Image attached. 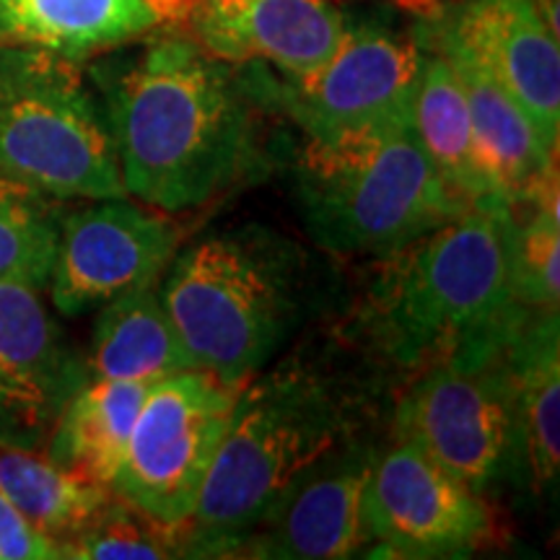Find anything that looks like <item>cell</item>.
Returning <instances> with one entry per match:
<instances>
[{
	"label": "cell",
	"mask_w": 560,
	"mask_h": 560,
	"mask_svg": "<svg viewBox=\"0 0 560 560\" xmlns=\"http://www.w3.org/2000/svg\"><path fill=\"white\" fill-rule=\"evenodd\" d=\"M91 81L125 192L159 213L202 208L247 177L257 125L229 62L190 37H156L96 62Z\"/></svg>",
	"instance_id": "obj_1"
},
{
	"label": "cell",
	"mask_w": 560,
	"mask_h": 560,
	"mask_svg": "<svg viewBox=\"0 0 560 560\" xmlns=\"http://www.w3.org/2000/svg\"><path fill=\"white\" fill-rule=\"evenodd\" d=\"M511 234L514 208L482 198L384 257L389 262L369 299V327L384 355L423 369L514 332L529 310L511 283Z\"/></svg>",
	"instance_id": "obj_2"
},
{
	"label": "cell",
	"mask_w": 560,
	"mask_h": 560,
	"mask_svg": "<svg viewBox=\"0 0 560 560\" xmlns=\"http://www.w3.org/2000/svg\"><path fill=\"white\" fill-rule=\"evenodd\" d=\"M348 412L332 382L301 363L257 371L236 389L226 433L187 529L192 556H226L314 459L340 444Z\"/></svg>",
	"instance_id": "obj_3"
},
{
	"label": "cell",
	"mask_w": 560,
	"mask_h": 560,
	"mask_svg": "<svg viewBox=\"0 0 560 560\" xmlns=\"http://www.w3.org/2000/svg\"><path fill=\"white\" fill-rule=\"evenodd\" d=\"M159 296L190 366L240 389L276 359L301 317V252L276 231L210 234L177 257Z\"/></svg>",
	"instance_id": "obj_4"
},
{
	"label": "cell",
	"mask_w": 560,
	"mask_h": 560,
	"mask_svg": "<svg viewBox=\"0 0 560 560\" xmlns=\"http://www.w3.org/2000/svg\"><path fill=\"white\" fill-rule=\"evenodd\" d=\"M296 198L319 247L359 257L395 255L470 206L433 170L412 120L306 138Z\"/></svg>",
	"instance_id": "obj_5"
},
{
	"label": "cell",
	"mask_w": 560,
	"mask_h": 560,
	"mask_svg": "<svg viewBox=\"0 0 560 560\" xmlns=\"http://www.w3.org/2000/svg\"><path fill=\"white\" fill-rule=\"evenodd\" d=\"M0 174L55 200L128 195L107 112L79 62L0 42Z\"/></svg>",
	"instance_id": "obj_6"
},
{
	"label": "cell",
	"mask_w": 560,
	"mask_h": 560,
	"mask_svg": "<svg viewBox=\"0 0 560 560\" xmlns=\"http://www.w3.org/2000/svg\"><path fill=\"white\" fill-rule=\"evenodd\" d=\"M511 335L425 363L395 412V439L478 495L527 475Z\"/></svg>",
	"instance_id": "obj_7"
},
{
	"label": "cell",
	"mask_w": 560,
	"mask_h": 560,
	"mask_svg": "<svg viewBox=\"0 0 560 560\" xmlns=\"http://www.w3.org/2000/svg\"><path fill=\"white\" fill-rule=\"evenodd\" d=\"M234 397V387L198 369L151 384L112 493L161 527H185L226 433Z\"/></svg>",
	"instance_id": "obj_8"
},
{
	"label": "cell",
	"mask_w": 560,
	"mask_h": 560,
	"mask_svg": "<svg viewBox=\"0 0 560 560\" xmlns=\"http://www.w3.org/2000/svg\"><path fill=\"white\" fill-rule=\"evenodd\" d=\"M418 42L376 26H348L338 52L319 70L272 86L306 138H338L412 120L420 73Z\"/></svg>",
	"instance_id": "obj_9"
},
{
	"label": "cell",
	"mask_w": 560,
	"mask_h": 560,
	"mask_svg": "<svg viewBox=\"0 0 560 560\" xmlns=\"http://www.w3.org/2000/svg\"><path fill=\"white\" fill-rule=\"evenodd\" d=\"M177 249V229L143 202L102 198L62 215L50 296L62 317L102 310L125 291L164 276Z\"/></svg>",
	"instance_id": "obj_10"
},
{
	"label": "cell",
	"mask_w": 560,
	"mask_h": 560,
	"mask_svg": "<svg viewBox=\"0 0 560 560\" xmlns=\"http://www.w3.org/2000/svg\"><path fill=\"white\" fill-rule=\"evenodd\" d=\"M363 527L397 558L470 556L490 532L482 495L395 439L374 454L363 490Z\"/></svg>",
	"instance_id": "obj_11"
},
{
	"label": "cell",
	"mask_w": 560,
	"mask_h": 560,
	"mask_svg": "<svg viewBox=\"0 0 560 560\" xmlns=\"http://www.w3.org/2000/svg\"><path fill=\"white\" fill-rule=\"evenodd\" d=\"M89 380L42 291L0 280V446L42 452L70 397Z\"/></svg>",
	"instance_id": "obj_12"
},
{
	"label": "cell",
	"mask_w": 560,
	"mask_h": 560,
	"mask_svg": "<svg viewBox=\"0 0 560 560\" xmlns=\"http://www.w3.org/2000/svg\"><path fill=\"white\" fill-rule=\"evenodd\" d=\"M374 454L366 444H335L280 493L242 548H252L257 558L283 560L355 556L369 540L363 490Z\"/></svg>",
	"instance_id": "obj_13"
},
{
	"label": "cell",
	"mask_w": 560,
	"mask_h": 560,
	"mask_svg": "<svg viewBox=\"0 0 560 560\" xmlns=\"http://www.w3.org/2000/svg\"><path fill=\"white\" fill-rule=\"evenodd\" d=\"M190 24L213 58L229 66L262 60L289 79L319 70L348 32L332 0H198Z\"/></svg>",
	"instance_id": "obj_14"
},
{
	"label": "cell",
	"mask_w": 560,
	"mask_h": 560,
	"mask_svg": "<svg viewBox=\"0 0 560 560\" xmlns=\"http://www.w3.org/2000/svg\"><path fill=\"white\" fill-rule=\"evenodd\" d=\"M522 104L550 151L560 140V47L532 0H462L439 21Z\"/></svg>",
	"instance_id": "obj_15"
},
{
	"label": "cell",
	"mask_w": 560,
	"mask_h": 560,
	"mask_svg": "<svg viewBox=\"0 0 560 560\" xmlns=\"http://www.w3.org/2000/svg\"><path fill=\"white\" fill-rule=\"evenodd\" d=\"M429 45L452 62L465 91L475 140L493 190L511 208L527 206L556 179V151L506 89L444 26H431Z\"/></svg>",
	"instance_id": "obj_16"
},
{
	"label": "cell",
	"mask_w": 560,
	"mask_h": 560,
	"mask_svg": "<svg viewBox=\"0 0 560 560\" xmlns=\"http://www.w3.org/2000/svg\"><path fill=\"white\" fill-rule=\"evenodd\" d=\"M161 26L149 0H0V42L86 60Z\"/></svg>",
	"instance_id": "obj_17"
},
{
	"label": "cell",
	"mask_w": 560,
	"mask_h": 560,
	"mask_svg": "<svg viewBox=\"0 0 560 560\" xmlns=\"http://www.w3.org/2000/svg\"><path fill=\"white\" fill-rule=\"evenodd\" d=\"M151 384L89 380L62 408L45 452L55 465L109 488Z\"/></svg>",
	"instance_id": "obj_18"
},
{
	"label": "cell",
	"mask_w": 560,
	"mask_h": 560,
	"mask_svg": "<svg viewBox=\"0 0 560 560\" xmlns=\"http://www.w3.org/2000/svg\"><path fill=\"white\" fill-rule=\"evenodd\" d=\"M91 338V380L156 384L192 369L156 283L125 291L104 304Z\"/></svg>",
	"instance_id": "obj_19"
},
{
	"label": "cell",
	"mask_w": 560,
	"mask_h": 560,
	"mask_svg": "<svg viewBox=\"0 0 560 560\" xmlns=\"http://www.w3.org/2000/svg\"><path fill=\"white\" fill-rule=\"evenodd\" d=\"M420 50L423 55H420L416 100H412V128L425 156L446 187L462 200L499 198L482 164L470 107L452 62L436 47L425 50L420 45Z\"/></svg>",
	"instance_id": "obj_20"
},
{
	"label": "cell",
	"mask_w": 560,
	"mask_h": 560,
	"mask_svg": "<svg viewBox=\"0 0 560 560\" xmlns=\"http://www.w3.org/2000/svg\"><path fill=\"white\" fill-rule=\"evenodd\" d=\"M520 405L527 475L556 488L560 470V338L558 310L524 314L509 342Z\"/></svg>",
	"instance_id": "obj_21"
},
{
	"label": "cell",
	"mask_w": 560,
	"mask_h": 560,
	"mask_svg": "<svg viewBox=\"0 0 560 560\" xmlns=\"http://www.w3.org/2000/svg\"><path fill=\"white\" fill-rule=\"evenodd\" d=\"M0 493L58 548L86 529L112 501L109 488L79 478L47 454L16 446H0Z\"/></svg>",
	"instance_id": "obj_22"
},
{
	"label": "cell",
	"mask_w": 560,
	"mask_h": 560,
	"mask_svg": "<svg viewBox=\"0 0 560 560\" xmlns=\"http://www.w3.org/2000/svg\"><path fill=\"white\" fill-rule=\"evenodd\" d=\"M58 200L0 174V280L45 291L58 252Z\"/></svg>",
	"instance_id": "obj_23"
},
{
	"label": "cell",
	"mask_w": 560,
	"mask_h": 560,
	"mask_svg": "<svg viewBox=\"0 0 560 560\" xmlns=\"http://www.w3.org/2000/svg\"><path fill=\"white\" fill-rule=\"evenodd\" d=\"M527 221L514 219L511 283L522 306L556 312L560 299V213L558 182L535 195Z\"/></svg>",
	"instance_id": "obj_24"
},
{
	"label": "cell",
	"mask_w": 560,
	"mask_h": 560,
	"mask_svg": "<svg viewBox=\"0 0 560 560\" xmlns=\"http://www.w3.org/2000/svg\"><path fill=\"white\" fill-rule=\"evenodd\" d=\"M62 558L149 560L179 556L172 529L161 527L125 501H109L86 529L62 542Z\"/></svg>",
	"instance_id": "obj_25"
},
{
	"label": "cell",
	"mask_w": 560,
	"mask_h": 560,
	"mask_svg": "<svg viewBox=\"0 0 560 560\" xmlns=\"http://www.w3.org/2000/svg\"><path fill=\"white\" fill-rule=\"evenodd\" d=\"M62 558L58 542L34 529L13 503L0 493V560Z\"/></svg>",
	"instance_id": "obj_26"
},
{
	"label": "cell",
	"mask_w": 560,
	"mask_h": 560,
	"mask_svg": "<svg viewBox=\"0 0 560 560\" xmlns=\"http://www.w3.org/2000/svg\"><path fill=\"white\" fill-rule=\"evenodd\" d=\"M410 3H433V0H410Z\"/></svg>",
	"instance_id": "obj_27"
}]
</instances>
